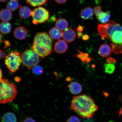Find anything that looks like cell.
<instances>
[{
	"label": "cell",
	"instance_id": "6da1fadb",
	"mask_svg": "<svg viewBox=\"0 0 122 122\" xmlns=\"http://www.w3.org/2000/svg\"><path fill=\"white\" fill-rule=\"evenodd\" d=\"M70 109L81 118L89 119L97 111L98 107L90 96L83 94L73 97Z\"/></svg>",
	"mask_w": 122,
	"mask_h": 122
},
{
	"label": "cell",
	"instance_id": "7a4b0ae2",
	"mask_svg": "<svg viewBox=\"0 0 122 122\" xmlns=\"http://www.w3.org/2000/svg\"><path fill=\"white\" fill-rule=\"evenodd\" d=\"M53 41L46 33H37L34 37L32 49L39 57L44 58L52 51Z\"/></svg>",
	"mask_w": 122,
	"mask_h": 122
},
{
	"label": "cell",
	"instance_id": "3957f363",
	"mask_svg": "<svg viewBox=\"0 0 122 122\" xmlns=\"http://www.w3.org/2000/svg\"><path fill=\"white\" fill-rule=\"evenodd\" d=\"M16 87L7 79L0 80V104H5L11 102L17 94Z\"/></svg>",
	"mask_w": 122,
	"mask_h": 122
},
{
	"label": "cell",
	"instance_id": "277c9868",
	"mask_svg": "<svg viewBox=\"0 0 122 122\" xmlns=\"http://www.w3.org/2000/svg\"><path fill=\"white\" fill-rule=\"evenodd\" d=\"M97 29L102 39L110 40L113 33L116 30H122V26L114 21L110 20L104 25L99 24Z\"/></svg>",
	"mask_w": 122,
	"mask_h": 122
},
{
	"label": "cell",
	"instance_id": "5b68a950",
	"mask_svg": "<svg viewBox=\"0 0 122 122\" xmlns=\"http://www.w3.org/2000/svg\"><path fill=\"white\" fill-rule=\"evenodd\" d=\"M22 62L21 56L17 51H10L6 57L5 61L6 66L12 73L18 71Z\"/></svg>",
	"mask_w": 122,
	"mask_h": 122
},
{
	"label": "cell",
	"instance_id": "8992f818",
	"mask_svg": "<svg viewBox=\"0 0 122 122\" xmlns=\"http://www.w3.org/2000/svg\"><path fill=\"white\" fill-rule=\"evenodd\" d=\"M22 62L29 69L32 68L40 61L39 57L32 49L25 50L21 55Z\"/></svg>",
	"mask_w": 122,
	"mask_h": 122
},
{
	"label": "cell",
	"instance_id": "52a82bcc",
	"mask_svg": "<svg viewBox=\"0 0 122 122\" xmlns=\"http://www.w3.org/2000/svg\"><path fill=\"white\" fill-rule=\"evenodd\" d=\"M30 15L33 19V22L35 24L45 22L49 19L50 13L43 7L36 8L31 11Z\"/></svg>",
	"mask_w": 122,
	"mask_h": 122
},
{
	"label": "cell",
	"instance_id": "ba28073f",
	"mask_svg": "<svg viewBox=\"0 0 122 122\" xmlns=\"http://www.w3.org/2000/svg\"><path fill=\"white\" fill-rule=\"evenodd\" d=\"M76 33L73 29L67 28L62 32V37L66 42L70 43L73 41L75 39Z\"/></svg>",
	"mask_w": 122,
	"mask_h": 122
},
{
	"label": "cell",
	"instance_id": "9c48e42d",
	"mask_svg": "<svg viewBox=\"0 0 122 122\" xmlns=\"http://www.w3.org/2000/svg\"><path fill=\"white\" fill-rule=\"evenodd\" d=\"M68 48V44L64 41L59 40L55 44L54 49L56 52L62 54L65 52Z\"/></svg>",
	"mask_w": 122,
	"mask_h": 122
},
{
	"label": "cell",
	"instance_id": "30bf717a",
	"mask_svg": "<svg viewBox=\"0 0 122 122\" xmlns=\"http://www.w3.org/2000/svg\"><path fill=\"white\" fill-rule=\"evenodd\" d=\"M28 34L27 31L25 27L22 26H20L15 28L14 35L16 39L22 40L25 39Z\"/></svg>",
	"mask_w": 122,
	"mask_h": 122
},
{
	"label": "cell",
	"instance_id": "8fae6325",
	"mask_svg": "<svg viewBox=\"0 0 122 122\" xmlns=\"http://www.w3.org/2000/svg\"><path fill=\"white\" fill-rule=\"evenodd\" d=\"M112 51V48L109 45L104 44L100 46L98 52L102 57H107L110 55Z\"/></svg>",
	"mask_w": 122,
	"mask_h": 122
},
{
	"label": "cell",
	"instance_id": "7c38bea8",
	"mask_svg": "<svg viewBox=\"0 0 122 122\" xmlns=\"http://www.w3.org/2000/svg\"><path fill=\"white\" fill-rule=\"evenodd\" d=\"M68 88L70 92L74 95H77L80 93L82 90V85L76 82H71L68 85Z\"/></svg>",
	"mask_w": 122,
	"mask_h": 122
},
{
	"label": "cell",
	"instance_id": "4fadbf2b",
	"mask_svg": "<svg viewBox=\"0 0 122 122\" xmlns=\"http://www.w3.org/2000/svg\"><path fill=\"white\" fill-rule=\"evenodd\" d=\"M94 11L93 9L91 7H85L81 12V17L84 20L89 19L93 15Z\"/></svg>",
	"mask_w": 122,
	"mask_h": 122
},
{
	"label": "cell",
	"instance_id": "5bb4252c",
	"mask_svg": "<svg viewBox=\"0 0 122 122\" xmlns=\"http://www.w3.org/2000/svg\"><path fill=\"white\" fill-rule=\"evenodd\" d=\"M96 16L100 22L102 24H105L109 21L110 18V13L109 11L104 12L102 10Z\"/></svg>",
	"mask_w": 122,
	"mask_h": 122
},
{
	"label": "cell",
	"instance_id": "9a60e30c",
	"mask_svg": "<svg viewBox=\"0 0 122 122\" xmlns=\"http://www.w3.org/2000/svg\"><path fill=\"white\" fill-rule=\"evenodd\" d=\"M12 17V13L8 9H4L0 12V19L3 22H8Z\"/></svg>",
	"mask_w": 122,
	"mask_h": 122
},
{
	"label": "cell",
	"instance_id": "2e32d148",
	"mask_svg": "<svg viewBox=\"0 0 122 122\" xmlns=\"http://www.w3.org/2000/svg\"><path fill=\"white\" fill-rule=\"evenodd\" d=\"M55 26L58 29L61 31H63L67 28L68 23L65 19L61 18L57 20L56 21Z\"/></svg>",
	"mask_w": 122,
	"mask_h": 122
},
{
	"label": "cell",
	"instance_id": "e0dca14e",
	"mask_svg": "<svg viewBox=\"0 0 122 122\" xmlns=\"http://www.w3.org/2000/svg\"><path fill=\"white\" fill-rule=\"evenodd\" d=\"M49 35L52 39H59L62 37V32L56 27H53L49 30Z\"/></svg>",
	"mask_w": 122,
	"mask_h": 122
},
{
	"label": "cell",
	"instance_id": "ac0fdd59",
	"mask_svg": "<svg viewBox=\"0 0 122 122\" xmlns=\"http://www.w3.org/2000/svg\"><path fill=\"white\" fill-rule=\"evenodd\" d=\"M31 10L28 7L23 6L21 7L19 11L20 17L23 19H26L29 17L30 15Z\"/></svg>",
	"mask_w": 122,
	"mask_h": 122
},
{
	"label": "cell",
	"instance_id": "d6986e66",
	"mask_svg": "<svg viewBox=\"0 0 122 122\" xmlns=\"http://www.w3.org/2000/svg\"><path fill=\"white\" fill-rule=\"evenodd\" d=\"M12 26L10 23L3 22L0 23V32L3 34H8L11 31Z\"/></svg>",
	"mask_w": 122,
	"mask_h": 122
},
{
	"label": "cell",
	"instance_id": "ffe728a7",
	"mask_svg": "<svg viewBox=\"0 0 122 122\" xmlns=\"http://www.w3.org/2000/svg\"><path fill=\"white\" fill-rule=\"evenodd\" d=\"M17 118L14 114L8 112L3 116L1 119L2 122H16Z\"/></svg>",
	"mask_w": 122,
	"mask_h": 122
},
{
	"label": "cell",
	"instance_id": "44dd1931",
	"mask_svg": "<svg viewBox=\"0 0 122 122\" xmlns=\"http://www.w3.org/2000/svg\"><path fill=\"white\" fill-rule=\"evenodd\" d=\"M18 0H10L7 4L8 9L10 11H15L19 8Z\"/></svg>",
	"mask_w": 122,
	"mask_h": 122
},
{
	"label": "cell",
	"instance_id": "7402d4cb",
	"mask_svg": "<svg viewBox=\"0 0 122 122\" xmlns=\"http://www.w3.org/2000/svg\"><path fill=\"white\" fill-rule=\"evenodd\" d=\"M27 3L33 7H37L47 3L48 0H26Z\"/></svg>",
	"mask_w": 122,
	"mask_h": 122
},
{
	"label": "cell",
	"instance_id": "603a6c76",
	"mask_svg": "<svg viewBox=\"0 0 122 122\" xmlns=\"http://www.w3.org/2000/svg\"><path fill=\"white\" fill-rule=\"evenodd\" d=\"M115 64H105L104 66L105 72L109 74L113 73L115 70Z\"/></svg>",
	"mask_w": 122,
	"mask_h": 122
},
{
	"label": "cell",
	"instance_id": "cb8c5ba5",
	"mask_svg": "<svg viewBox=\"0 0 122 122\" xmlns=\"http://www.w3.org/2000/svg\"><path fill=\"white\" fill-rule=\"evenodd\" d=\"M80 54L77 55V57H78L83 62H89L91 61L90 58L88 57V55L86 53H83L79 51Z\"/></svg>",
	"mask_w": 122,
	"mask_h": 122
},
{
	"label": "cell",
	"instance_id": "d4e9b609",
	"mask_svg": "<svg viewBox=\"0 0 122 122\" xmlns=\"http://www.w3.org/2000/svg\"><path fill=\"white\" fill-rule=\"evenodd\" d=\"M34 74L36 75H41L43 72V68L40 65H36L32 68Z\"/></svg>",
	"mask_w": 122,
	"mask_h": 122
},
{
	"label": "cell",
	"instance_id": "484cf974",
	"mask_svg": "<svg viewBox=\"0 0 122 122\" xmlns=\"http://www.w3.org/2000/svg\"><path fill=\"white\" fill-rule=\"evenodd\" d=\"M67 122H81L80 119L78 117L72 116L68 119Z\"/></svg>",
	"mask_w": 122,
	"mask_h": 122
},
{
	"label": "cell",
	"instance_id": "4316f807",
	"mask_svg": "<svg viewBox=\"0 0 122 122\" xmlns=\"http://www.w3.org/2000/svg\"><path fill=\"white\" fill-rule=\"evenodd\" d=\"M102 10V7L100 6H97L94 7V11L96 15L98 14Z\"/></svg>",
	"mask_w": 122,
	"mask_h": 122
},
{
	"label": "cell",
	"instance_id": "83f0119b",
	"mask_svg": "<svg viewBox=\"0 0 122 122\" xmlns=\"http://www.w3.org/2000/svg\"><path fill=\"white\" fill-rule=\"evenodd\" d=\"M107 63L115 64L116 61L115 59L111 57H109L106 60Z\"/></svg>",
	"mask_w": 122,
	"mask_h": 122
},
{
	"label": "cell",
	"instance_id": "f1b7e54d",
	"mask_svg": "<svg viewBox=\"0 0 122 122\" xmlns=\"http://www.w3.org/2000/svg\"><path fill=\"white\" fill-rule=\"evenodd\" d=\"M7 56V54L3 50H0V59L6 58Z\"/></svg>",
	"mask_w": 122,
	"mask_h": 122
},
{
	"label": "cell",
	"instance_id": "f546056e",
	"mask_svg": "<svg viewBox=\"0 0 122 122\" xmlns=\"http://www.w3.org/2000/svg\"><path fill=\"white\" fill-rule=\"evenodd\" d=\"M23 122H36L33 119L30 118H27L24 120Z\"/></svg>",
	"mask_w": 122,
	"mask_h": 122
},
{
	"label": "cell",
	"instance_id": "4dcf8cb0",
	"mask_svg": "<svg viewBox=\"0 0 122 122\" xmlns=\"http://www.w3.org/2000/svg\"><path fill=\"white\" fill-rule=\"evenodd\" d=\"M89 39V36L88 35L85 34L83 35L82 36V39L84 41L88 40Z\"/></svg>",
	"mask_w": 122,
	"mask_h": 122
},
{
	"label": "cell",
	"instance_id": "1f68e13d",
	"mask_svg": "<svg viewBox=\"0 0 122 122\" xmlns=\"http://www.w3.org/2000/svg\"><path fill=\"white\" fill-rule=\"evenodd\" d=\"M5 46L4 47V48H6L7 47L10 46V42L8 41H5Z\"/></svg>",
	"mask_w": 122,
	"mask_h": 122
},
{
	"label": "cell",
	"instance_id": "d6a6232c",
	"mask_svg": "<svg viewBox=\"0 0 122 122\" xmlns=\"http://www.w3.org/2000/svg\"><path fill=\"white\" fill-rule=\"evenodd\" d=\"M59 4H63L66 2L67 0H55Z\"/></svg>",
	"mask_w": 122,
	"mask_h": 122
},
{
	"label": "cell",
	"instance_id": "836d02e7",
	"mask_svg": "<svg viewBox=\"0 0 122 122\" xmlns=\"http://www.w3.org/2000/svg\"><path fill=\"white\" fill-rule=\"evenodd\" d=\"M78 32H82L83 30V27L82 26L79 25L77 28Z\"/></svg>",
	"mask_w": 122,
	"mask_h": 122
},
{
	"label": "cell",
	"instance_id": "e575fe53",
	"mask_svg": "<svg viewBox=\"0 0 122 122\" xmlns=\"http://www.w3.org/2000/svg\"><path fill=\"white\" fill-rule=\"evenodd\" d=\"M83 34L82 32H77V37L79 38H80L81 36H83Z\"/></svg>",
	"mask_w": 122,
	"mask_h": 122
},
{
	"label": "cell",
	"instance_id": "d590c367",
	"mask_svg": "<svg viewBox=\"0 0 122 122\" xmlns=\"http://www.w3.org/2000/svg\"><path fill=\"white\" fill-rule=\"evenodd\" d=\"M119 99L120 100H121L122 101V95L120 96ZM119 114V115L120 116H121L122 114V107L121 109L120 110Z\"/></svg>",
	"mask_w": 122,
	"mask_h": 122
},
{
	"label": "cell",
	"instance_id": "8d00e7d4",
	"mask_svg": "<svg viewBox=\"0 0 122 122\" xmlns=\"http://www.w3.org/2000/svg\"><path fill=\"white\" fill-rule=\"evenodd\" d=\"M3 36L1 33H0V45L1 43L3 42L2 41Z\"/></svg>",
	"mask_w": 122,
	"mask_h": 122
},
{
	"label": "cell",
	"instance_id": "74e56055",
	"mask_svg": "<svg viewBox=\"0 0 122 122\" xmlns=\"http://www.w3.org/2000/svg\"><path fill=\"white\" fill-rule=\"evenodd\" d=\"M2 76V71L1 69L0 68V80L1 79Z\"/></svg>",
	"mask_w": 122,
	"mask_h": 122
},
{
	"label": "cell",
	"instance_id": "f35d334b",
	"mask_svg": "<svg viewBox=\"0 0 122 122\" xmlns=\"http://www.w3.org/2000/svg\"><path fill=\"white\" fill-rule=\"evenodd\" d=\"M71 77H68L67 78L66 80L67 81H71Z\"/></svg>",
	"mask_w": 122,
	"mask_h": 122
},
{
	"label": "cell",
	"instance_id": "ab89813d",
	"mask_svg": "<svg viewBox=\"0 0 122 122\" xmlns=\"http://www.w3.org/2000/svg\"><path fill=\"white\" fill-rule=\"evenodd\" d=\"M7 0H0V2H5Z\"/></svg>",
	"mask_w": 122,
	"mask_h": 122
},
{
	"label": "cell",
	"instance_id": "60d3db41",
	"mask_svg": "<svg viewBox=\"0 0 122 122\" xmlns=\"http://www.w3.org/2000/svg\"><path fill=\"white\" fill-rule=\"evenodd\" d=\"M113 122V121H110V122Z\"/></svg>",
	"mask_w": 122,
	"mask_h": 122
}]
</instances>
